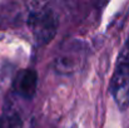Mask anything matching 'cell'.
Segmentation results:
<instances>
[{
  "mask_svg": "<svg viewBox=\"0 0 129 128\" xmlns=\"http://www.w3.org/2000/svg\"><path fill=\"white\" fill-rule=\"evenodd\" d=\"M109 93L120 111L129 107V38L118 54L109 83Z\"/></svg>",
  "mask_w": 129,
  "mask_h": 128,
  "instance_id": "6da1fadb",
  "label": "cell"
},
{
  "mask_svg": "<svg viewBox=\"0 0 129 128\" xmlns=\"http://www.w3.org/2000/svg\"><path fill=\"white\" fill-rule=\"evenodd\" d=\"M28 27L31 30L34 42L38 46H44L51 42L58 32V18L49 8H42L30 11Z\"/></svg>",
  "mask_w": 129,
  "mask_h": 128,
  "instance_id": "7a4b0ae2",
  "label": "cell"
},
{
  "mask_svg": "<svg viewBox=\"0 0 129 128\" xmlns=\"http://www.w3.org/2000/svg\"><path fill=\"white\" fill-rule=\"evenodd\" d=\"M23 122L18 113H8L0 116V128H21Z\"/></svg>",
  "mask_w": 129,
  "mask_h": 128,
  "instance_id": "277c9868",
  "label": "cell"
},
{
  "mask_svg": "<svg viewBox=\"0 0 129 128\" xmlns=\"http://www.w3.org/2000/svg\"><path fill=\"white\" fill-rule=\"evenodd\" d=\"M38 89V73L37 70L28 68L21 69L16 73L14 82H13V90L24 99H33L37 94Z\"/></svg>",
  "mask_w": 129,
  "mask_h": 128,
  "instance_id": "3957f363",
  "label": "cell"
}]
</instances>
